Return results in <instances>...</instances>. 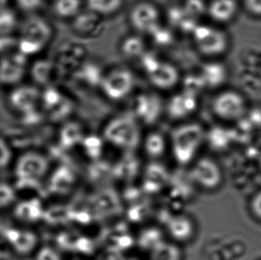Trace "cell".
Returning a JSON list of instances; mask_svg holds the SVG:
<instances>
[{
  "mask_svg": "<svg viewBox=\"0 0 261 260\" xmlns=\"http://www.w3.org/2000/svg\"><path fill=\"white\" fill-rule=\"evenodd\" d=\"M199 105L198 95L182 90L170 98L166 111L172 120L184 121L196 113Z\"/></svg>",
  "mask_w": 261,
  "mask_h": 260,
  "instance_id": "7c38bea8",
  "label": "cell"
},
{
  "mask_svg": "<svg viewBox=\"0 0 261 260\" xmlns=\"http://www.w3.org/2000/svg\"><path fill=\"white\" fill-rule=\"evenodd\" d=\"M16 24V17L15 12L11 9L0 10V35L6 36L12 32Z\"/></svg>",
  "mask_w": 261,
  "mask_h": 260,
  "instance_id": "e575fe53",
  "label": "cell"
},
{
  "mask_svg": "<svg viewBox=\"0 0 261 260\" xmlns=\"http://www.w3.org/2000/svg\"><path fill=\"white\" fill-rule=\"evenodd\" d=\"M18 8L24 12H34L41 7L43 0H15Z\"/></svg>",
  "mask_w": 261,
  "mask_h": 260,
  "instance_id": "7bdbcfd3",
  "label": "cell"
},
{
  "mask_svg": "<svg viewBox=\"0 0 261 260\" xmlns=\"http://www.w3.org/2000/svg\"><path fill=\"white\" fill-rule=\"evenodd\" d=\"M87 9L102 17L110 16L119 12L125 0H84Z\"/></svg>",
  "mask_w": 261,
  "mask_h": 260,
  "instance_id": "cb8c5ba5",
  "label": "cell"
},
{
  "mask_svg": "<svg viewBox=\"0 0 261 260\" xmlns=\"http://www.w3.org/2000/svg\"><path fill=\"white\" fill-rule=\"evenodd\" d=\"M150 36L155 43L160 45H168L173 41L171 31L161 25V24L150 34Z\"/></svg>",
  "mask_w": 261,
  "mask_h": 260,
  "instance_id": "d590c367",
  "label": "cell"
},
{
  "mask_svg": "<svg viewBox=\"0 0 261 260\" xmlns=\"http://www.w3.org/2000/svg\"><path fill=\"white\" fill-rule=\"evenodd\" d=\"M231 132L226 128L222 127H214L206 131L205 142L211 149L215 151H222L228 148V143L231 140Z\"/></svg>",
  "mask_w": 261,
  "mask_h": 260,
  "instance_id": "83f0119b",
  "label": "cell"
},
{
  "mask_svg": "<svg viewBox=\"0 0 261 260\" xmlns=\"http://www.w3.org/2000/svg\"><path fill=\"white\" fill-rule=\"evenodd\" d=\"M167 224L169 235L178 243L187 242L192 239L196 232L194 221L187 215L172 216L167 221Z\"/></svg>",
  "mask_w": 261,
  "mask_h": 260,
  "instance_id": "ac0fdd59",
  "label": "cell"
},
{
  "mask_svg": "<svg viewBox=\"0 0 261 260\" xmlns=\"http://www.w3.org/2000/svg\"><path fill=\"white\" fill-rule=\"evenodd\" d=\"M206 131L200 124L186 122L173 128L169 137L173 160L180 167L191 165L205 142Z\"/></svg>",
  "mask_w": 261,
  "mask_h": 260,
  "instance_id": "6da1fadb",
  "label": "cell"
},
{
  "mask_svg": "<svg viewBox=\"0 0 261 260\" xmlns=\"http://www.w3.org/2000/svg\"><path fill=\"white\" fill-rule=\"evenodd\" d=\"M191 35L199 53L208 60H221L231 49V36L222 26L199 23Z\"/></svg>",
  "mask_w": 261,
  "mask_h": 260,
  "instance_id": "3957f363",
  "label": "cell"
},
{
  "mask_svg": "<svg viewBox=\"0 0 261 260\" xmlns=\"http://www.w3.org/2000/svg\"><path fill=\"white\" fill-rule=\"evenodd\" d=\"M12 158V152L6 141L0 138V168L7 166Z\"/></svg>",
  "mask_w": 261,
  "mask_h": 260,
  "instance_id": "b9f144b4",
  "label": "cell"
},
{
  "mask_svg": "<svg viewBox=\"0 0 261 260\" xmlns=\"http://www.w3.org/2000/svg\"><path fill=\"white\" fill-rule=\"evenodd\" d=\"M143 174L142 189L148 194H156L168 187L171 176L163 164L152 161L146 166Z\"/></svg>",
  "mask_w": 261,
  "mask_h": 260,
  "instance_id": "5bb4252c",
  "label": "cell"
},
{
  "mask_svg": "<svg viewBox=\"0 0 261 260\" xmlns=\"http://www.w3.org/2000/svg\"><path fill=\"white\" fill-rule=\"evenodd\" d=\"M133 72L126 67H118L104 73L101 79V92L112 102H118L128 97L135 86Z\"/></svg>",
  "mask_w": 261,
  "mask_h": 260,
  "instance_id": "8992f818",
  "label": "cell"
},
{
  "mask_svg": "<svg viewBox=\"0 0 261 260\" xmlns=\"http://www.w3.org/2000/svg\"><path fill=\"white\" fill-rule=\"evenodd\" d=\"M15 190L6 183H0V209L11 206L15 200Z\"/></svg>",
  "mask_w": 261,
  "mask_h": 260,
  "instance_id": "8d00e7d4",
  "label": "cell"
},
{
  "mask_svg": "<svg viewBox=\"0 0 261 260\" xmlns=\"http://www.w3.org/2000/svg\"><path fill=\"white\" fill-rule=\"evenodd\" d=\"M15 44L13 38H9L8 35L3 36L0 35V52L6 51L8 49L12 47Z\"/></svg>",
  "mask_w": 261,
  "mask_h": 260,
  "instance_id": "f6af8a7d",
  "label": "cell"
},
{
  "mask_svg": "<svg viewBox=\"0 0 261 260\" xmlns=\"http://www.w3.org/2000/svg\"><path fill=\"white\" fill-rule=\"evenodd\" d=\"M35 260H62V258L56 249L44 247L37 252Z\"/></svg>",
  "mask_w": 261,
  "mask_h": 260,
  "instance_id": "60d3db41",
  "label": "cell"
},
{
  "mask_svg": "<svg viewBox=\"0 0 261 260\" xmlns=\"http://www.w3.org/2000/svg\"><path fill=\"white\" fill-rule=\"evenodd\" d=\"M259 167H260V169L261 171V156L260 159H259Z\"/></svg>",
  "mask_w": 261,
  "mask_h": 260,
  "instance_id": "7dc6e473",
  "label": "cell"
},
{
  "mask_svg": "<svg viewBox=\"0 0 261 260\" xmlns=\"http://www.w3.org/2000/svg\"><path fill=\"white\" fill-rule=\"evenodd\" d=\"M243 11L241 0H210L206 16L213 24L225 26L232 24Z\"/></svg>",
  "mask_w": 261,
  "mask_h": 260,
  "instance_id": "8fae6325",
  "label": "cell"
},
{
  "mask_svg": "<svg viewBox=\"0 0 261 260\" xmlns=\"http://www.w3.org/2000/svg\"><path fill=\"white\" fill-rule=\"evenodd\" d=\"M15 215L20 221L33 222L38 221L42 215V209L38 201H25L18 204L15 209Z\"/></svg>",
  "mask_w": 261,
  "mask_h": 260,
  "instance_id": "f1b7e54d",
  "label": "cell"
},
{
  "mask_svg": "<svg viewBox=\"0 0 261 260\" xmlns=\"http://www.w3.org/2000/svg\"><path fill=\"white\" fill-rule=\"evenodd\" d=\"M21 38L39 43L45 46L52 36V29L48 22L38 16H32L23 22L21 27Z\"/></svg>",
  "mask_w": 261,
  "mask_h": 260,
  "instance_id": "e0dca14e",
  "label": "cell"
},
{
  "mask_svg": "<svg viewBox=\"0 0 261 260\" xmlns=\"http://www.w3.org/2000/svg\"><path fill=\"white\" fill-rule=\"evenodd\" d=\"M44 46L39 43L35 42V41H30V40L24 39L21 38L18 41V48H19L20 53L22 54L32 55L38 53L40 50L44 48Z\"/></svg>",
  "mask_w": 261,
  "mask_h": 260,
  "instance_id": "f35d334b",
  "label": "cell"
},
{
  "mask_svg": "<svg viewBox=\"0 0 261 260\" xmlns=\"http://www.w3.org/2000/svg\"><path fill=\"white\" fill-rule=\"evenodd\" d=\"M143 150L144 154L152 161H156L167 152L168 140L160 131H151L143 137Z\"/></svg>",
  "mask_w": 261,
  "mask_h": 260,
  "instance_id": "44dd1931",
  "label": "cell"
},
{
  "mask_svg": "<svg viewBox=\"0 0 261 260\" xmlns=\"http://www.w3.org/2000/svg\"><path fill=\"white\" fill-rule=\"evenodd\" d=\"M161 19L159 7L149 0L137 2L128 13L130 26L139 35H150L161 24Z\"/></svg>",
  "mask_w": 261,
  "mask_h": 260,
  "instance_id": "ba28073f",
  "label": "cell"
},
{
  "mask_svg": "<svg viewBox=\"0 0 261 260\" xmlns=\"http://www.w3.org/2000/svg\"><path fill=\"white\" fill-rule=\"evenodd\" d=\"M199 74L205 90L218 91L225 87L229 71L222 60H208L199 69Z\"/></svg>",
  "mask_w": 261,
  "mask_h": 260,
  "instance_id": "4fadbf2b",
  "label": "cell"
},
{
  "mask_svg": "<svg viewBox=\"0 0 261 260\" xmlns=\"http://www.w3.org/2000/svg\"><path fill=\"white\" fill-rule=\"evenodd\" d=\"M164 109L162 99L158 94L144 92L134 99L130 112L141 125L152 126L161 119Z\"/></svg>",
  "mask_w": 261,
  "mask_h": 260,
  "instance_id": "9c48e42d",
  "label": "cell"
},
{
  "mask_svg": "<svg viewBox=\"0 0 261 260\" xmlns=\"http://www.w3.org/2000/svg\"><path fill=\"white\" fill-rule=\"evenodd\" d=\"M243 11L254 18L261 19V0H241Z\"/></svg>",
  "mask_w": 261,
  "mask_h": 260,
  "instance_id": "ab89813d",
  "label": "cell"
},
{
  "mask_svg": "<svg viewBox=\"0 0 261 260\" xmlns=\"http://www.w3.org/2000/svg\"><path fill=\"white\" fill-rule=\"evenodd\" d=\"M73 32L84 38L99 36L105 28L103 17L86 9L73 19Z\"/></svg>",
  "mask_w": 261,
  "mask_h": 260,
  "instance_id": "9a60e30c",
  "label": "cell"
},
{
  "mask_svg": "<svg viewBox=\"0 0 261 260\" xmlns=\"http://www.w3.org/2000/svg\"><path fill=\"white\" fill-rule=\"evenodd\" d=\"M106 143L126 153H135L142 143L141 125L130 111L114 116L102 129Z\"/></svg>",
  "mask_w": 261,
  "mask_h": 260,
  "instance_id": "7a4b0ae2",
  "label": "cell"
},
{
  "mask_svg": "<svg viewBox=\"0 0 261 260\" xmlns=\"http://www.w3.org/2000/svg\"><path fill=\"white\" fill-rule=\"evenodd\" d=\"M39 96V91L36 87L23 85L15 89L11 93V103L16 109L27 112L34 109Z\"/></svg>",
  "mask_w": 261,
  "mask_h": 260,
  "instance_id": "ffe728a7",
  "label": "cell"
},
{
  "mask_svg": "<svg viewBox=\"0 0 261 260\" xmlns=\"http://www.w3.org/2000/svg\"><path fill=\"white\" fill-rule=\"evenodd\" d=\"M51 72V62L47 60H38L32 65L31 74L36 83L45 85L50 80Z\"/></svg>",
  "mask_w": 261,
  "mask_h": 260,
  "instance_id": "d6a6232c",
  "label": "cell"
},
{
  "mask_svg": "<svg viewBox=\"0 0 261 260\" xmlns=\"http://www.w3.org/2000/svg\"><path fill=\"white\" fill-rule=\"evenodd\" d=\"M8 0H0V10L6 9V4H7Z\"/></svg>",
  "mask_w": 261,
  "mask_h": 260,
  "instance_id": "bcb514c9",
  "label": "cell"
},
{
  "mask_svg": "<svg viewBox=\"0 0 261 260\" xmlns=\"http://www.w3.org/2000/svg\"><path fill=\"white\" fill-rule=\"evenodd\" d=\"M250 211L256 219L261 221V191L254 195L250 201Z\"/></svg>",
  "mask_w": 261,
  "mask_h": 260,
  "instance_id": "ee69618b",
  "label": "cell"
},
{
  "mask_svg": "<svg viewBox=\"0 0 261 260\" xmlns=\"http://www.w3.org/2000/svg\"><path fill=\"white\" fill-rule=\"evenodd\" d=\"M135 153H126L113 168V176L120 180H133L140 171V163L135 156Z\"/></svg>",
  "mask_w": 261,
  "mask_h": 260,
  "instance_id": "603a6c76",
  "label": "cell"
},
{
  "mask_svg": "<svg viewBox=\"0 0 261 260\" xmlns=\"http://www.w3.org/2000/svg\"><path fill=\"white\" fill-rule=\"evenodd\" d=\"M48 169L49 162L45 156L32 151L20 156L15 172L19 181L37 182L45 176Z\"/></svg>",
  "mask_w": 261,
  "mask_h": 260,
  "instance_id": "30bf717a",
  "label": "cell"
},
{
  "mask_svg": "<svg viewBox=\"0 0 261 260\" xmlns=\"http://www.w3.org/2000/svg\"><path fill=\"white\" fill-rule=\"evenodd\" d=\"M42 99L45 106L53 110L55 107L58 106L61 103V101L64 99V97L61 96V93L56 89L50 87L43 93Z\"/></svg>",
  "mask_w": 261,
  "mask_h": 260,
  "instance_id": "74e56055",
  "label": "cell"
},
{
  "mask_svg": "<svg viewBox=\"0 0 261 260\" xmlns=\"http://www.w3.org/2000/svg\"><path fill=\"white\" fill-rule=\"evenodd\" d=\"M85 134L79 124L70 122L65 125L61 132V141L65 148H73L81 145Z\"/></svg>",
  "mask_w": 261,
  "mask_h": 260,
  "instance_id": "f546056e",
  "label": "cell"
},
{
  "mask_svg": "<svg viewBox=\"0 0 261 260\" xmlns=\"http://www.w3.org/2000/svg\"><path fill=\"white\" fill-rule=\"evenodd\" d=\"M103 138L93 134L85 136L82 143V148L86 155L92 160L99 159L103 151Z\"/></svg>",
  "mask_w": 261,
  "mask_h": 260,
  "instance_id": "1f68e13d",
  "label": "cell"
},
{
  "mask_svg": "<svg viewBox=\"0 0 261 260\" xmlns=\"http://www.w3.org/2000/svg\"><path fill=\"white\" fill-rule=\"evenodd\" d=\"M210 106L213 115L221 122L238 123L245 117L250 103L243 92L225 86L216 91Z\"/></svg>",
  "mask_w": 261,
  "mask_h": 260,
  "instance_id": "277c9868",
  "label": "cell"
},
{
  "mask_svg": "<svg viewBox=\"0 0 261 260\" xmlns=\"http://www.w3.org/2000/svg\"><path fill=\"white\" fill-rule=\"evenodd\" d=\"M164 235L156 227H148L140 233L138 238V246L144 251L151 253L164 242Z\"/></svg>",
  "mask_w": 261,
  "mask_h": 260,
  "instance_id": "d4e9b609",
  "label": "cell"
},
{
  "mask_svg": "<svg viewBox=\"0 0 261 260\" xmlns=\"http://www.w3.org/2000/svg\"><path fill=\"white\" fill-rule=\"evenodd\" d=\"M120 52L127 59L140 60L147 52L146 43L139 34L128 35L121 42Z\"/></svg>",
  "mask_w": 261,
  "mask_h": 260,
  "instance_id": "7402d4cb",
  "label": "cell"
},
{
  "mask_svg": "<svg viewBox=\"0 0 261 260\" xmlns=\"http://www.w3.org/2000/svg\"><path fill=\"white\" fill-rule=\"evenodd\" d=\"M122 260H137L136 259H122Z\"/></svg>",
  "mask_w": 261,
  "mask_h": 260,
  "instance_id": "c3c4849f",
  "label": "cell"
},
{
  "mask_svg": "<svg viewBox=\"0 0 261 260\" xmlns=\"http://www.w3.org/2000/svg\"><path fill=\"white\" fill-rule=\"evenodd\" d=\"M193 184L207 192L218 190L223 183L222 167L210 157H202L195 160L188 172Z\"/></svg>",
  "mask_w": 261,
  "mask_h": 260,
  "instance_id": "52a82bcc",
  "label": "cell"
},
{
  "mask_svg": "<svg viewBox=\"0 0 261 260\" xmlns=\"http://www.w3.org/2000/svg\"><path fill=\"white\" fill-rule=\"evenodd\" d=\"M182 252L176 244L164 241L150 253V260H181Z\"/></svg>",
  "mask_w": 261,
  "mask_h": 260,
  "instance_id": "4dcf8cb0",
  "label": "cell"
},
{
  "mask_svg": "<svg viewBox=\"0 0 261 260\" xmlns=\"http://www.w3.org/2000/svg\"><path fill=\"white\" fill-rule=\"evenodd\" d=\"M25 55L18 52L0 60V82L6 85L18 83L24 74Z\"/></svg>",
  "mask_w": 261,
  "mask_h": 260,
  "instance_id": "2e32d148",
  "label": "cell"
},
{
  "mask_svg": "<svg viewBox=\"0 0 261 260\" xmlns=\"http://www.w3.org/2000/svg\"><path fill=\"white\" fill-rule=\"evenodd\" d=\"M139 61L149 82L156 90L167 91L180 82L179 69L172 63L161 59L155 53L147 51Z\"/></svg>",
  "mask_w": 261,
  "mask_h": 260,
  "instance_id": "5b68a950",
  "label": "cell"
},
{
  "mask_svg": "<svg viewBox=\"0 0 261 260\" xmlns=\"http://www.w3.org/2000/svg\"><path fill=\"white\" fill-rule=\"evenodd\" d=\"M84 4V0H55L53 9L58 16L73 19L82 12Z\"/></svg>",
  "mask_w": 261,
  "mask_h": 260,
  "instance_id": "484cf974",
  "label": "cell"
},
{
  "mask_svg": "<svg viewBox=\"0 0 261 260\" xmlns=\"http://www.w3.org/2000/svg\"><path fill=\"white\" fill-rule=\"evenodd\" d=\"M52 188L55 192L58 193L66 194L71 190L76 182V177L73 171L68 168H60L52 180Z\"/></svg>",
  "mask_w": 261,
  "mask_h": 260,
  "instance_id": "4316f807",
  "label": "cell"
},
{
  "mask_svg": "<svg viewBox=\"0 0 261 260\" xmlns=\"http://www.w3.org/2000/svg\"><path fill=\"white\" fill-rule=\"evenodd\" d=\"M207 4L205 0H184L181 6L189 17L198 21L206 15Z\"/></svg>",
  "mask_w": 261,
  "mask_h": 260,
  "instance_id": "836d02e7",
  "label": "cell"
},
{
  "mask_svg": "<svg viewBox=\"0 0 261 260\" xmlns=\"http://www.w3.org/2000/svg\"><path fill=\"white\" fill-rule=\"evenodd\" d=\"M6 239L14 251L20 255L30 254L36 248L38 238L30 230L12 229L6 232Z\"/></svg>",
  "mask_w": 261,
  "mask_h": 260,
  "instance_id": "d6986e66",
  "label": "cell"
}]
</instances>
